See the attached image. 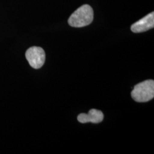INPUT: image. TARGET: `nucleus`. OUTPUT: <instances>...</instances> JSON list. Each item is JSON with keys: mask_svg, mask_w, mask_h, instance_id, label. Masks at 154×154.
<instances>
[{"mask_svg": "<svg viewBox=\"0 0 154 154\" xmlns=\"http://www.w3.org/2000/svg\"><path fill=\"white\" fill-rule=\"evenodd\" d=\"M103 118L104 116L102 111L93 109L88 111V113H80L77 117V119L82 124H86L88 122L99 124L103 120Z\"/></svg>", "mask_w": 154, "mask_h": 154, "instance_id": "5", "label": "nucleus"}, {"mask_svg": "<svg viewBox=\"0 0 154 154\" xmlns=\"http://www.w3.org/2000/svg\"><path fill=\"white\" fill-rule=\"evenodd\" d=\"M132 99L136 102L149 101L154 97V81L146 80L136 84L131 91Z\"/></svg>", "mask_w": 154, "mask_h": 154, "instance_id": "2", "label": "nucleus"}, {"mask_svg": "<svg viewBox=\"0 0 154 154\" xmlns=\"http://www.w3.org/2000/svg\"><path fill=\"white\" fill-rule=\"evenodd\" d=\"M94 11L91 6L84 5L78 8L69 17L68 23L73 27H84L93 22Z\"/></svg>", "mask_w": 154, "mask_h": 154, "instance_id": "1", "label": "nucleus"}, {"mask_svg": "<svg viewBox=\"0 0 154 154\" xmlns=\"http://www.w3.org/2000/svg\"><path fill=\"white\" fill-rule=\"evenodd\" d=\"M25 57L30 66L35 69L41 68L45 62V52L41 47H30L25 53Z\"/></svg>", "mask_w": 154, "mask_h": 154, "instance_id": "3", "label": "nucleus"}, {"mask_svg": "<svg viewBox=\"0 0 154 154\" xmlns=\"http://www.w3.org/2000/svg\"><path fill=\"white\" fill-rule=\"evenodd\" d=\"M154 27V12H151L138 22L133 24L131 30L134 33H141Z\"/></svg>", "mask_w": 154, "mask_h": 154, "instance_id": "4", "label": "nucleus"}]
</instances>
